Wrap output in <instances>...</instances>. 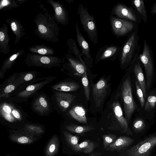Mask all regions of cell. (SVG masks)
<instances>
[{"label":"cell","mask_w":156,"mask_h":156,"mask_svg":"<svg viewBox=\"0 0 156 156\" xmlns=\"http://www.w3.org/2000/svg\"><path fill=\"white\" fill-rule=\"evenodd\" d=\"M41 12L35 17L34 22L36 28L34 33L41 39L54 43L58 41L60 28L48 10Z\"/></svg>","instance_id":"cell-1"},{"label":"cell","mask_w":156,"mask_h":156,"mask_svg":"<svg viewBox=\"0 0 156 156\" xmlns=\"http://www.w3.org/2000/svg\"><path fill=\"white\" fill-rule=\"evenodd\" d=\"M137 25L129 34L122 46L118 57L121 67L126 68L129 66L141 50L139 44L140 37Z\"/></svg>","instance_id":"cell-2"},{"label":"cell","mask_w":156,"mask_h":156,"mask_svg":"<svg viewBox=\"0 0 156 156\" xmlns=\"http://www.w3.org/2000/svg\"><path fill=\"white\" fill-rule=\"evenodd\" d=\"M139 58L144 67L148 91L150 90L155 80L156 70L152 48L145 39L144 40L142 52L139 54Z\"/></svg>","instance_id":"cell-3"},{"label":"cell","mask_w":156,"mask_h":156,"mask_svg":"<svg viewBox=\"0 0 156 156\" xmlns=\"http://www.w3.org/2000/svg\"><path fill=\"white\" fill-rule=\"evenodd\" d=\"M124 79L121 88V94L123 102L124 110L128 123L135 112L138 110V107L133 98L130 73Z\"/></svg>","instance_id":"cell-4"},{"label":"cell","mask_w":156,"mask_h":156,"mask_svg":"<svg viewBox=\"0 0 156 156\" xmlns=\"http://www.w3.org/2000/svg\"><path fill=\"white\" fill-rule=\"evenodd\" d=\"M77 13L84 30L87 33L90 40L95 45L98 43V34L94 15L90 14L87 6L85 7L82 4L79 5Z\"/></svg>","instance_id":"cell-5"},{"label":"cell","mask_w":156,"mask_h":156,"mask_svg":"<svg viewBox=\"0 0 156 156\" xmlns=\"http://www.w3.org/2000/svg\"><path fill=\"white\" fill-rule=\"evenodd\" d=\"M25 61L28 65L50 67L59 66L64 61V57L59 58L57 56L44 55L32 53L28 54Z\"/></svg>","instance_id":"cell-6"},{"label":"cell","mask_w":156,"mask_h":156,"mask_svg":"<svg viewBox=\"0 0 156 156\" xmlns=\"http://www.w3.org/2000/svg\"><path fill=\"white\" fill-rule=\"evenodd\" d=\"M156 145V134L146 137L126 151V156H150Z\"/></svg>","instance_id":"cell-7"},{"label":"cell","mask_w":156,"mask_h":156,"mask_svg":"<svg viewBox=\"0 0 156 156\" xmlns=\"http://www.w3.org/2000/svg\"><path fill=\"white\" fill-rule=\"evenodd\" d=\"M111 12V14L117 18L132 21L138 26L141 22V18L134 8L121 3L115 5Z\"/></svg>","instance_id":"cell-8"},{"label":"cell","mask_w":156,"mask_h":156,"mask_svg":"<svg viewBox=\"0 0 156 156\" xmlns=\"http://www.w3.org/2000/svg\"><path fill=\"white\" fill-rule=\"evenodd\" d=\"M109 21L113 33L118 37L129 34L138 25L132 21L117 18L112 14L110 15Z\"/></svg>","instance_id":"cell-9"},{"label":"cell","mask_w":156,"mask_h":156,"mask_svg":"<svg viewBox=\"0 0 156 156\" xmlns=\"http://www.w3.org/2000/svg\"><path fill=\"white\" fill-rule=\"evenodd\" d=\"M121 47L111 44L99 48L95 57L96 63L105 60L114 61L118 58Z\"/></svg>","instance_id":"cell-10"},{"label":"cell","mask_w":156,"mask_h":156,"mask_svg":"<svg viewBox=\"0 0 156 156\" xmlns=\"http://www.w3.org/2000/svg\"><path fill=\"white\" fill-rule=\"evenodd\" d=\"M108 86L106 80L101 78L92 87V96L97 108L100 107L106 96Z\"/></svg>","instance_id":"cell-11"},{"label":"cell","mask_w":156,"mask_h":156,"mask_svg":"<svg viewBox=\"0 0 156 156\" xmlns=\"http://www.w3.org/2000/svg\"><path fill=\"white\" fill-rule=\"evenodd\" d=\"M47 2L51 5L54 10L55 13L52 17L55 21L62 25L68 24L69 15L64 5L59 1L48 0Z\"/></svg>","instance_id":"cell-12"},{"label":"cell","mask_w":156,"mask_h":156,"mask_svg":"<svg viewBox=\"0 0 156 156\" xmlns=\"http://www.w3.org/2000/svg\"><path fill=\"white\" fill-rule=\"evenodd\" d=\"M139 58V55L133 59L129 66L135 76L136 80L138 82L143 92L144 97L146 99L148 94L146 87V82L141 65Z\"/></svg>","instance_id":"cell-13"},{"label":"cell","mask_w":156,"mask_h":156,"mask_svg":"<svg viewBox=\"0 0 156 156\" xmlns=\"http://www.w3.org/2000/svg\"><path fill=\"white\" fill-rule=\"evenodd\" d=\"M75 30L77 42L80 48L83 60L85 63L91 64L93 59L90 54L89 45L81 33L77 21L76 22Z\"/></svg>","instance_id":"cell-14"},{"label":"cell","mask_w":156,"mask_h":156,"mask_svg":"<svg viewBox=\"0 0 156 156\" xmlns=\"http://www.w3.org/2000/svg\"><path fill=\"white\" fill-rule=\"evenodd\" d=\"M112 108L115 116L122 129L124 133L128 135H133L128 125V122L123 116V112L119 103L118 101L113 102L112 105Z\"/></svg>","instance_id":"cell-15"},{"label":"cell","mask_w":156,"mask_h":156,"mask_svg":"<svg viewBox=\"0 0 156 156\" xmlns=\"http://www.w3.org/2000/svg\"><path fill=\"white\" fill-rule=\"evenodd\" d=\"M6 23L9 25L15 35L14 45L16 44L26 34L24 28L19 20L14 18H8L5 20Z\"/></svg>","instance_id":"cell-16"},{"label":"cell","mask_w":156,"mask_h":156,"mask_svg":"<svg viewBox=\"0 0 156 156\" xmlns=\"http://www.w3.org/2000/svg\"><path fill=\"white\" fill-rule=\"evenodd\" d=\"M8 28V26L5 23L0 28V52L4 55L10 51Z\"/></svg>","instance_id":"cell-17"},{"label":"cell","mask_w":156,"mask_h":156,"mask_svg":"<svg viewBox=\"0 0 156 156\" xmlns=\"http://www.w3.org/2000/svg\"><path fill=\"white\" fill-rule=\"evenodd\" d=\"M156 108V88L152 89L148 94L144 107L146 116L151 117L154 116Z\"/></svg>","instance_id":"cell-18"},{"label":"cell","mask_w":156,"mask_h":156,"mask_svg":"<svg viewBox=\"0 0 156 156\" xmlns=\"http://www.w3.org/2000/svg\"><path fill=\"white\" fill-rule=\"evenodd\" d=\"M130 3L144 23H146L147 21L148 16L144 1L143 0H132L131 1Z\"/></svg>","instance_id":"cell-19"},{"label":"cell","mask_w":156,"mask_h":156,"mask_svg":"<svg viewBox=\"0 0 156 156\" xmlns=\"http://www.w3.org/2000/svg\"><path fill=\"white\" fill-rule=\"evenodd\" d=\"M132 139L126 136H121L109 146L112 150H120L132 144L134 142Z\"/></svg>","instance_id":"cell-20"},{"label":"cell","mask_w":156,"mask_h":156,"mask_svg":"<svg viewBox=\"0 0 156 156\" xmlns=\"http://www.w3.org/2000/svg\"><path fill=\"white\" fill-rule=\"evenodd\" d=\"M56 94L58 103L61 108L64 110L69 107L76 97L74 95L66 93H57Z\"/></svg>","instance_id":"cell-21"},{"label":"cell","mask_w":156,"mask_h":156,"mask_svg":"<svg viewBox=\"0 0 156 156\" xmlns=\"http://www.w3.org/2000/svg\"><path fill=\"white\" fill-rule=\"evenodd\" d=\"M69 114L73 119L79 122L87 123L86 111L83 107L79 106L74 107L70 110Z\"/></svg>","instance_id":"cell-22"},{"label":"cell","mask_w":156,"mask_h":156,"mask_svg":"<svg viewBox=\"0 0 156 156\" xmlns=\"http://www.w3.org/2000/svg\"><path fill=\"white\" fill-rule=\"evenodd\" d=\"M28 49L32 53L44 55H52L55 52L52 48L43 44H36Z\"/></svg>","instance_id":"cell-23"},{"label":"cell","mask_w":156,"mask_h":156,"mask_svg":"<svg viewBox=\"0 0 156 156\" xmlns=\"http://www.w3.org/2000/svg\"><path fill=\"white\" fill-rule=\"evenodd\" d=\"M23 49L19 50L12 53L5 60L1 68L2 70L5 71L10 69L18 58L21 57L24 53Z\"/></svg>","instance_id":"cell-24"},{"label":"cell","mask_w":156,"mask_h":156,"mask_svg":"<svg viewBox=\"0 0 156 156\" xmlns=\"http://www.w3.org/2000/svg\"><path fill=\"white\" fill-rule=\"evenodd\" d=\"M59 145L58 138L55 135L50 140L46 149V156H53L58 151Z\"/></svg>","instance_id":"cell-25"},{"label":"cell","mask_w":156,"mask_h":156,"mask_svg":"<svg viewBox=\"0 0 156 156\" xmlns=\"http://www.w3.org/2000/svg\"><path fill=\"white\" fill-rule=\"evenodd\" d=\"M80 87L77 83L73 82H63L58 84L53 87L57 90L64 91H73L78 90Z\"/></svg>","instance_id":"cell-26"},{"label":"cell","mask_w":156,"mask_h":156,"mask_svg":"<svg viewBox=\"0 0 156 156\" xmlns=\"http://www.w3.org/2000/svg\"><path fill=\"white\" fill-rule=\"evenodd\" d=\"M20 5L17 0H1L0 2V10L9 11L18 8Z\"/></svg>","instance_id":"cell-27"},{"label":"cell","mask_w":156,"mask_h":156,"mask_svg":"<svg viewBox=\"0 0 156 156\" xmlns=\"http://www.w3.org/2000/svg\"><path fill=\"white\" fill-rule=\"evenodd\" d=\"M66 129L73 133H82L89 131L94 128L90 126H80L76 125H68L66 126Z\"/></svg>","instance_id":"cell-28"},{"label":"cell","mask_w":156,"mask_h":156,"mask_svg":"<svg viewBox=\"0 0 156 156\" xmlns=\"http://www.w3.org/2000/svg\"><path fill=\"white\" fill-rule=\"evenodd\" d=\"M145 120L142 117H139L135 119L133 121V127L136 132H140L143 130L146 127Z\"/></svg>","instance_id":"cell-29"},{"label":"cell","mask_w":156,"mask_h":156,"mask_svg":"<svg viewBox=\"0 0 156 156\" xmlns=\"http://www.w3.org/2000/svg\"><path fill=\"white\" fill-rule=\"evenodd\" d=\"M87 71H86L82 76L81 82L86 98L87 100L88 101L90 99V88L87 77Z\"/></svg>","instance_id":"cell-30"},{"label":"cell","mask_w":156,"mask_h":156,"mask_svg":"<svg viewBox=\"0 0 156 156\" xmlns=\"http://www.w3.org/2000/svg\"><path fill=\"white\" fill-rule=\"evenodd\" d=\"M135 85L136 95L140 103L141 107L144 108L145 103V98L139 83L136 80L135 82Z\"/></svg>","instance_id":"cell-31"},{"label":"cell","mask_w":156,"mask_h":156,"mask_svg":"<svg viewBox=\"0 0 156 156\" xmlns=\"http://www.w3.org/2000/svg\"><path fill=\"white\" fill-rule=\"evenodd\" d=\"M64 134L67 142L72 147L78 144V138L77 136H73L66 131L64 132Z\"/></svg>","instance_id":"cell-32"},{"label":"cell","mask_w":156,"mask_h":156,"mask_svg":"<svg viewBox=\"0 0 156 156\" xmlns=\"http://www.w3.org/2000/svg\"><path fill=\"white\" fill-rule=\"evenodd\" d=\"M35 106L36 109L41 111L46 110L48 107V104L44 98L41 97L37 101Z\"/></svg>","instance_id":"cell-33"},{"label":"cell","mask_w":156,"mask_h":156,"mask_svg":"<svg viewBox=\"0 0 156 156\" xmlns=\"http://www.w3.org/2000/svg\"><path fill=\"white\" fill-rule=\"evenodd\" d=\"M12 139L17 143L21 144H30L33 141L32 139L26 136H13Z\"/></svg>","instance_id":"cell-34"},{"label":"cell","mask_w":156,"mask_h":156,"mask_svg":"<svg viewBox=\"0 0 156 156\" xmlns=\"http://www.w3.org/2000/svg\"><path fill=\"white\" fill-rule=\"evenodd\" d=\"M103 146L105 148L109 146L110 145L115 141L116 138L114 135H105L103 136Z\"/></svg>","instance_id":"cell-35"},{"label":"cell","mask_w":156,"mask_h":156,"mask_svg":"<svg viewBox=\"0 0 156 156\" xmlns=\"http://www.w3.org/2000/svg\"><path fill=\"white\" fill-rule=\"evenodd\" d=\"M90 142L83 141L80 144H77L72 147V149L76 152L83 151L89 144Z\"/></svg>","instance_id":"cell-36"},{"label":"cell","mask_w":156,"mask_h":156,"mask_svg":"<svg viewBox=\"0 0 156 156\" xmlns=\"http://www.w3.org/2000/svg\"><path fill=\"white\" fill-rule=\"evenodd\" d=\"M94 148V144L92 142H90L88 146L83 152L85 153H89L92 151Z\"/></svg>","instance_id":"cell-37"},{"label":"cell","mask_w":156,"mask_h":156,"mask_svg":"<svg viewBox=\"0 0 156 156\" xmlns=\"http://www.w3.org/2000/svg\"><path fill=\"white\" fill-rule=\"evenodd\" d=\"M15 86L12 85H9L6 87L4 91L6 93H9L15 89Z\"/></svg>","instance_id":"cell-38"},{"label":"cell","mask_w":156,"mask_h":156,"mask_svg":"<svg viewBox=\"0 0 156 156\" xmlns=\"http://www.w3.org/2000/svg\"><path fill=\"white\" fill-rule=\"evenodd\" d=\"M150 13L153 16L156 14V2L152 5L150 10Z\"/></svg>","instance_id":"cell-39"},{"label":"cell","mask_w":156,"mask_h":156,"mask_svg":"<svg viewBox=\"0 0 156 156\" xmlns=\"http://www.w3.org/2000/svg\"><path fill=\"white\" fill-rule=\"evenodd\" d=\"M33 75L31 73H28L24 77V80L27 81H29L32 80L33 78Z\"/></svg>","instance_id":"cell-40"},{"label":"cell","mask_w":156,"mask_h":156,"mask_svg":"<svg viewBox=\"0 0 156 156\" xmlns=\"http://www.w3.org/2000/svg\"><path fill=\"white\" fill-rule=\"evenodd\" d=\"M3 110L4 112L7 113H10L11 111V110L10 108L7 105L4 106L3 107Z\"/></svg>","instance_id":"cell-41"},{"label":"cell","mask_w":156,"mask_h":156,"mask_svg":"<svg viewBox=\"0 0 156 156\" xmlns=\"http://www.w3.org/2000/svg\"><path fill=\"white\" fill-rule=\"evenodd\" d=\"M35 89V87L34 85H31L28 86L26 88L27 91H32Z\"/></svg>","instance_id":"cell-42"},{"label":"cell","mask_w":156,"mask_h":156,"mask_svg":"<svg viewBox=\"0 0 156 156\" xmlns=\"http://www.w3.org/2000/svg\"><path fill=\"white\" fill-rule=\"evenodd\" d=\"M12 113L16 118L18 119L20 118V114L17 111L14 110L12 111Z\"/></svg>","instance_id":"cell-43"},{"label":"cell","mask_w":156,"mask_h":156,"mask_svg":"<svg viewBox=\"0 0 156 156\" xmlns=\"http://www.w3.org/2000/svg\"><path fill=\"white\" fill-rule=\"evenodd\" d=\"M20 5L25 2L27 0H17Z\"/></svg>","instance_id":"cell-44"}]
</instances>
